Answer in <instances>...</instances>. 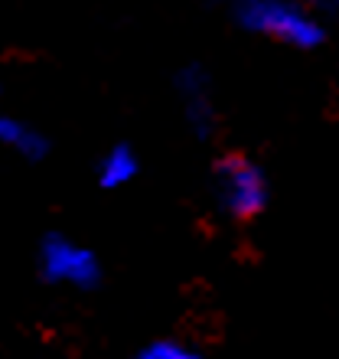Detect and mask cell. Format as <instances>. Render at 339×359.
Instances as JSON below:
<instances>
[{
	"mask_svg": "<svg viewBox=\"0 0 339 359\" xmlns=\"http://www.w3.org/2000/svg\"><path fill=\"white\" fill-rule=\"evenodd\" d=\"M235 20L258 36L293 49H317L326 39L320 20L293 0H235Z\"/></svg>",
	"mask_w": 339,
	"mask_h": 359,
	"instance_id": "6da1fadb",
	"label": "cell"
},
{
	"mask_svg": "<svg viewBox=\"0 0 339 359\" xmlns=\"http://www.w3.org/2000/svg\"><path fill=\"white\" fill-rule=\"evenodd\" d=\"M212 196L228 219L251 222L268 209L271 199L268 173L245 154H226L212 163Z\"/></svg>",
	"mask_w": 339,
	"mask_h": 359,
	"instance_id": "7a4b0ae2",
	"label": "cell"
},
{
	"mask_svg": "<svg viewBox=\"0 0 339 359\" xmlns=\"http://www.w3.org/2000/svg\"><path fill=\"white\" fill-rule=\"evenodd\" d=\"M39 278L53 287H76V291H95L102 284V258L88 245L62 232H49L39 242L36 252Z\"/></svg>",
	"mask_w": 339,
	"mask_h": 359,
	"instance_id": "3957f363",
	"label": "cell"
},
{
	"mask_svg": "<svg viewBox=\"0 0 339 359\" xmlns=\"http://www.w3.org/2000/svg\"><path fill=\"white\" fill-rule=\"evenodd\" d=\"M0 144L10 147V151H17L23 161L36 163L43 161L49 154V141L46 134H39L36 128H29L27 121H20V118H10V114H0Z\"/></svg>",
	"mask_w": 339,
	"mask_h": 359,
	"instance_id": "277c9868",
	"label": "cell"
},
{
	"mask_svg": "<svg viewBox=\"0 0 339 359\" xmlns=\"http://www.w3.org/2000/svg\"><path fill=\"white\" fill-rule=\"evenodd\" d=\"M141 173V161L131 144H114L111 151L98 161V187L102 189H121Z\"/></svg>",
	"mask_w": 339,
	"mask_h": 359,
	"instance_id": "5b68a950",
	"label": "cell"
},
{
	"mask_svg": "<svg viewBox=\"0 0 339 359\" xmlns=\"http://www.w3.org/2000/svg\"><path fill=\"white\" fill-rule=\"evenodd\" d=\"M134 359H202V353L183 337H157V340L144 343L134 353Z\"/></svg>",
	"mask_w": 339,
	"mask_h": 359,
	"instance_id": "8992f818",
	"label": "cell"
},
{
	"mask_svg": "<svg viewBox=\"0 0 339 359\" xmlns=\"http://www.w3.org/2000/svg\"><path fill=\"white\" fill-rule=\"evenodd\" d=\"M183 114H186V124L193 128V134H199V137H209V134H212V124H216V108H212L209 92L186 95V98H183Z\"/></svg>",
	"mask_w": 339,
	"mask_h": 359,
	"instance_id": "52a82bcc",
	"label": "cell"
}]
</instances>
